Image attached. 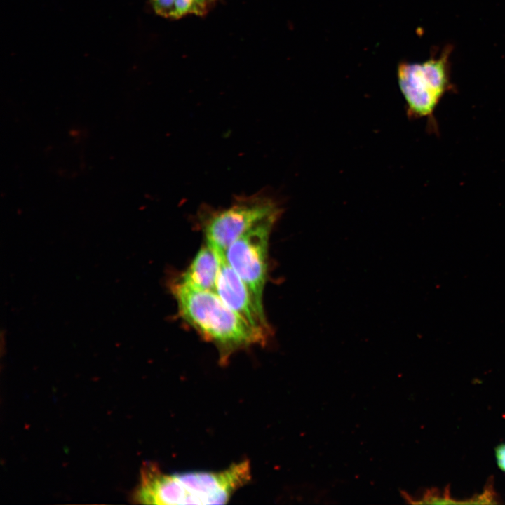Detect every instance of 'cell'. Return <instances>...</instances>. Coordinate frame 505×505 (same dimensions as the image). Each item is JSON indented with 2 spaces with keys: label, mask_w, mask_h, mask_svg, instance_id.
<instances>
[{
  "label": "cell",
  "mask_w": 505,
  "mask_h": 505,
  "mask_svg": "<svg viewBox=\"0 0 505 505\" xmlns=\"http://www.w3.org/2000/svg\"><path fill=\"white\" fill-rule=\"evenodd\" d=\"M451 51L452 48L447 46L438 56H431L424 62L398 64V86L410 119H426L432 128L436 126L435 110L445 94L452 88L450 71Z\"/></svg>",
  "instance_id": "obj_3"
},
{
  "label": "cell",
  "mask_w": 505,
  "mask_h": 505,
  "mask_svg": "<svg viewBox=\"0 0 505 505\" xmlns=\"http://www.w3.org/2000/svg\"><path fill=\"white\" fill-rule=\"evenodd\" d=\"M213 2V0H198L199 5L203 11L206 13L208 5Z\"/></svg>",
  "instance_id": "obj_12"
},
{
  "label": "cell",
  "mask_w": 505,
  "mask_h": 505,
  "mask_svg": "<svg viewBox=\"0 0 505 505\" xmlns=\"http://www.w3.org/2000/svg\"><path fill=\"white\" fill-rule=\"evenodd\" d=\"M213 1H214V0H213Z\"/></svg>",
  "instance_id": "obj_13"
},
{
  "label": "cell",
  "mask_w": 505,
  "mask_h": 505,
  "mask_svg": "<svg viewBox=\"0 0 505 505\" xmlns=\"http://www.w3.org/2000/svg\"><path fill=\"white\" fill-rule=\"evenodd\" d=\"M216 293L252 328L268 337L269 330L264 313L255 305L245 284L225 257L221 260Z\"/></svg>",
  "instance_id": "obj_6"
},
{
  "label": "cell",
  "mask_w": 505,
  "mask_h": 505,
  "mask_svg": "<svg viewBox=\"0 0 505 505\" xmlns=\"http://www.w3.org/2000/svg\"><path fill=\"white\" fill-rule=\"evenodd\" d=\"M281 212L279 203L268 196H241L229 208L212 213L206 220L207 244L224 257L229 246L241 235L261 221L280 215Z\"/></svg>",
  "instance_id": "obj_4"
},
{
  "label": "cell",
  "mask_w": 505,
  "mask_h": 505,
  "mask_svg": "<svg viewBox=\"0 0 505 505\" xmlns=\"http://www.w3.org/2000/svg\"><path fill=\"white\" fill-rule=\"evenodd\" d=\"M278 216L269 217L251 227L236 238L225 252L227 262L244 282L254 303L263 312L268 242Z\"/></svg>",
  "instance_id": "obj_5"
},
{
  "label": "cell",
  "mask_w": 505,
  "mask_h": 505,
  "mask_svg": "<svg viewBox=\"0 0 505 505\" xmlns=\"http://www.w3.org/2000/svg\"><path fill=\"white\" fill-rule=\"evenodd\" d=\"M250 479L248 460L234 463L219 471L172 473L146 463L133 499L143 504H224Z\"/></svg>",
  "instance_id": "obj_1"
},
{
  "label": "cell",
  "mask_w": 505,
  "mask_h": 505,
  "mask_svg": "<svg viewBox=\"0 0 505 505\" xmlns=\"http://www.w3.org/2000/svg\"><path fill=\"white\" fill-rule=\"evenodd\" d=\"M222 257L208 244L201 248L179 281L192 288L216 292Z\"/></svg>",
  "instance_id": "obj_7"
},
{
  "label": "cell",
  "mask_w": 505,
  "mask_h": 505,
  "mask_svg": "<svg viewBox=\"0 0 505 505\" xmlns=\"http://www.w3.org/2000/svg\"><path fill=\"white\" fill-rule=\"evenodd\" d=\"M494 452L498 467L505 472V443L498 445L495 447Z\"/></svg>",
  "instance_id": "obj_11"
},
{
  "label": "cell",
  "mask_w": 505,
  "mask_h": 505,
  "mask_svg": "<svg viewBox=\"0 0 505 505\" xmlns=\"http://www.w3.org/2000/svg\"><path fill=\"white\" fill-rule=\"evenodd\" d=\"M172 291L181 316L217 346L221 362L224 363L239 349L265 342L267 336L252 328L216 292L179 281L173 285Z\"/></svg>",
  "instance_id": "obj_2"
},
{
  "label": "cell",
  "mask_w": 505,
  "mask_h": 505,
  "mask_svg": "<svg viewBox=\"0 0 505 505\" xmlns=\"http://www.w3.org/2000/svg\"><path fill=\"white\" fill-rule=\"evenodd\" d=\"M424 494L416 501H412V504H468V500H457L453 499L450 494V491L447 487L444 491L441 492L437 489H430L426 490Z\"/></svg>",
  "instance_id": "obj_8"
},
{
  "label": "cell",
  "mask_w": 505,
  "mask_h": 505,
  "mask_svg": "<svg viewBox=\"0 0 505 505\" xmlns=\"http://www.w3.org/2000/svg\"><path fill=\"white\" fill-rule=\"evenodd\" d=\"M154 11L160 15L175 18V0H150Z\"/></svg>",
  "instance_id": "obj_10"
},
{
  "label": "cell",
  "mask_w": 505,
  "mask_h": 505,
  "mask_svg": "<svg viewBox=\"0 0 505 505\" xmlns=\"http://www.w3.org/2000/svg\"><path fill=\"white\" fill-rule=\"evenodd\" d=\"M190 13L198 15L204 14L198 0H175V18Z\"/></svg>",
  "instance_id": "obj_9"
}]
</instances>
